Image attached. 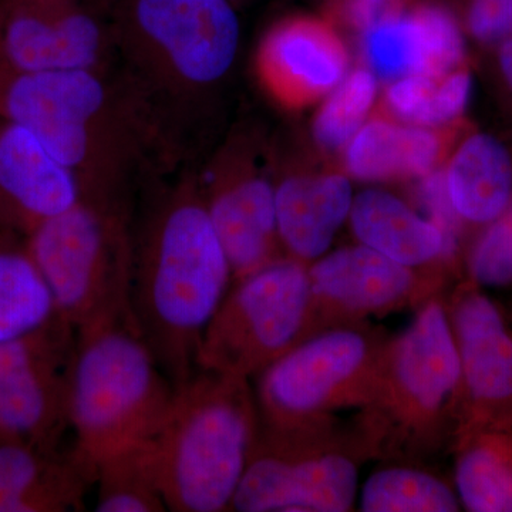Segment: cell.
Wrapping results in <instances>:
<instances>
[{
  "label": "cell",
  "mask_w": 512,
  "mask_h": 512,
  "mask_svg": "<svg viewBox=\"0 0 512 512\" xmlns=\"http://www.w3.org/2000/svg\"><path fill=\"white\" fill-rule=\"evenodd\" d=\"M0 119L20 124L66 165L83 197L127 202V192L178 148L150 104L109 69L0 70Z\"/></svg>",
  "instance_id": "obj_1"
},
{
  "label": "cell",
  "mask_w": 512,
  "mask_h": 512,
  "mask_svg": "<svg viewBox=\"0 0 512 512\" xmlns=\"http://www.w3.org/2000/svg\"><path fill=\"white\" fill-rule=\"evenodd\" d=\"M232 269L194 174L158 192L136 235L131 308L148 348L175 387L197 370L202 335Z\"/></svg>",
  "instance_id": "obj_2"
},
{
  "label": "cell",
  "mask_w": 512,
  "mask_h": 512,
  "mask_svg": "<svg viewBox=\"0 0 512 512\" xmlns=\"http://www.w3.org/2000/svg\"><path fill=\"white\" fill-rule=\"evenodd\" d=\"M116 59L175 146L194 106L227 77L241 39L231 0H120Z\"/></svg>",
  "instance_id": "obj_3"
},
{
  "label": "cell",
  "mask_w": 512,
  "mask_h": 512,
  "mask_svg": "<svg viewBox=\"0 0 512 512\" xmlns=\"http://www.w3.org/2000/svg\"><path fill=\"white\" fill-rule=\"evenodd\" d=\"M258 436L248 380L195 370L151 437L168 511H228Z\"/></svg>",
  "instance_id": "obj_4"
},
{
  "label": "cell",
  "mask_w": 512,
  "mask_h": 512,
  "mask_svg": "<svg viewBox=\"0 0 512 512\" xmlns=\"http://www.w3.org/2000/svg\"><path fill=\"white\" fill-rule=\"evenodd\" d=\"M175 389L134 320L76 330L67 412L73 451L94 480L101 458L157 433Z\"/></svg>",
  "instance_id": "obj_5"
},
{
  "label": "cell",
  "mask_w": 512,
  "mask_h": 512,
  "mask_svg": "<svg viewBox=\"0 0 512 512\" xmlns=\"http://www.w3.org/2000/svg\"><path fill=\"white\" fill-rule=\"evenodd\" d=\"M25 242L57 313L74 329L134 320L136 232L126 201L82 197L70 210L43 222Z\"/></svg>",
  "instance_id": "obj_6"
},
{
  "label": "cell",
  "mask_w": 512,
  "mask_h": 512,
  "mask_svg": "<svg viewBox=\"0 0 512 512\" xmlns=\"http://www.w3.org/2000/svg\"><path fill=\"white\" fill-rule=\"evenodd\" d=\"M313 308L308 269L296 259L285 256L237 279L202 335L197 369L258 376L302 342Z\"/></svg>",
  "instance_id": "obj_7"
},
{
  "label": "cell",
  "mask_w": 512,
  "mask_h": 512,
  "mask_svg": "<svg viewBox=\"0 0 512 512\" xmlns=\"http://www.w3.org/2000/svg\"><path fill=\"white\" fill-rule=\"evenodd\" d=\"M76 329L56 313L0 343V440L59 450L70 430L69 383Z\"/></svg>",
  "instance_id": "obj_8"
},
{
  "label": "cell",
  "mask_w": 512,
  "mask_h": 512,
  "mask_svg": "<svg viewBox=\"0 0 512 512\" xmlns=\"http://www.w3.org/2000/svg\"><path fill=\"white\" fill-rule=\"evenodd\" d=\"M373 352L363 333L329 330L302 340L258 375V409L268 436L299 440L320 410L365 379Z\"/></svg>",
  "instance_id": "obj_9"
},
{
  "label": "cell",
  "mask_w": 512,
  "mask_h": 512,
  "mask_svg": "<svg viewBox=\"0 0 512 512\" xmlns=\"http://www.w3.org/2000/svg\"><path fill=\"white\" fill-rule=\"evenodd\" d=\"M96 0H0V70L109 69L113 23Z\"/></svg>",
  "instance_id": "obj_10"
},
{
  "label": "cell",
  "mask_w": 512,
  "mask_h": 512,
  "mask_svg": "<svg viewBox=\"0 0 512 512\" xmlns=\"http://www.w3.org/2000/svg\"><path fill=\"white\" fill-rule=\"evenodd\" d=\"M448 315L461 363L460 437L512 430V325L503 306L468 279Z\"/></svg>",
  "instance_id": "obj_11"
},
{
  "label": "cell",
  "mask_w": 512,
  "mask_h": 512,
  "mask_svg": "<svg viewBox=\"0 0 512 512\" xmlns=\"http://www.w3.org/2000/svg\"><path fill=\"white\" fill-rule=\"evenodd\" d=\"M359 487L356 464L342 454H309L299 440L258 436L229 510L345 512Z\"/></svg>",
  "instance_id": "obj_12"
},
{
  "label": "cell",
  "mask_w": 512,
  "mask_h": 512,
  "mask_svg": "<svg viewBox=\"0 0 512 512\" xmlns=\"http://www.w3.org/2000/svg\"><path fill=\"white\" fill-rule=\"evenodd\" d=\"M197 180L235 281L282 259L272 181L229 153Z\"/></svg>",
  "instance_id": "obj_13"
},
{
  "label": "cell",
  "mask_w": 512,
  "mask_h": 512,
  "mask_svg": "<svg viewBox=\"0 0 512 512\" xmlns=\"http://www.w3.org/2000/svg\"><path fill=\"white\" fill-rule=\"evenodd\" d=\"M82 197L76 175L32 131L0 119V231L25 239Z\"/></svg>",
  "instance_id": "obj_14"
},
{
  "label": "cell",
  "mask_w": 512,
  "mask_h": 512,
  "mask_svg": "<svg viewBox=\"0 0 512 512\" xmlns=\"http://www.w3.org/2000/svg\"><path fill=\"white\" fill-rule=\"evenodd\" d=\"M387 382L410 416L431 417L458 399L461 363L450 315L440 302L424 306L390 350Z\"/></svg>",
  "instance_id": "obj_15"
},
{
  "label": "cell",
  "mask_w": 512,
  "mask_h": 512,
  "mask_svg": "<svg viewBox=\"0 0 512 512\" xmlns=\"http://www.w3.org/2000/svg\"><path fill=\"white\" fill-rule=\"evenodd\" d=\"M363 52L372 73L383 80L443 77L463 67L464 39L447 9L423 5L407 13L394 9L366 29Z\"/></svg>",
  "instance_id": "obj_16"
},
{
  "label": "cell",
  "mask_w": 512,
  "mask_h": 512,
  "mask_svg": "<svg viewBox=\"0 0 512 512\" xmlns=\"http://www.w3.org/2000/svg\"><path fill=\"white\" fill-rule=\"evenodd\" d=\"M259 73L278 99L302 104L332 92L348 76L345 47L311 19H288L265 36Z\"/></svg>",
  "instance_id": "obj_17"
},
{
  "label": "cell",
  "mask_w": 512,
  "mask_h": 512,
  "mask_svg": "<svg viewBox=\"0 0 512 512\" xmlns=\"http://www.w3.org/2000/svg\"><path fill=\"white\" fill-rule=\"evenodd\" d=\"M92 468L70 450L0 440V512L83 511Z\"/></svg>",
  "instance_id": "obj_18"
},
{
  "label": "cell",
  "mask_w": 512,
  "mask_h": 512,
  "mask_svg": "<svg viewBox=\"0 0 512 512\" xmlns=\"http://www.w3.org/2000/svg\"><path fill=\"white\" fill-rule=\"evenodd\" d=\"M274 185L282 248L296 261H316L349 218L355 198L352 184L345 175L293 174Z\"/></svg>",
  "instance_id": "obj_19"
},
{
  "label": "cell",
  "mask_w": 512,
  "mask_h": 512,
  "mask_svg": "<svg viewBox=\"0 0 512 512\" xmlns=\"http://www.w3.org/2000/svg\"><path fill=\"white\" fill-rule=\"evenodd\" d=\"M313 298L353 313L380 312L412 295L416 279L407 268L375 249H339L308 269Z\"/></svg>",
  "instance_id": "obj_20"
},
{
  "label": "cell",
  "mask_w": 512,
  "mask_h": 512,
  "mask_svg": "<svg viewBox=\"0 0 512 512\" xmlns=\"http://www.w3.org/2000/svg\"><path fill=\"white\" fill-rule=\"evenodd\" d=\"M349 218L360 244L407 268L451 258L457 252L433 222L386 191L357 194Z\"/></svg>",
  "instance_id": "obj_21"
},
{
  "label": "cell",
  "mask_w": 512,
  "mask_h": 512,
  "mask_svg": "<svg viewBox=\"0 0 512 512\" xmlns=\"http://www.w3.org/2000/svg\"><path fill=\"white\" fill-rule=\"evenodd\" d=\"M444 178L461 224L484 229L512 204V156L493 134L468 136L451 157Z\"/></svg>",
  "instance_id": "obj_22"
},
{
  "label": "cell",
  "mask_w": 512,
  "mask_h": 512,
  "mask_svg": "<svg viewBox=\"0 0 512 512\" xmlns=\"http://www.w3.org/2000/svg\"><path fill=\"white\" fill-rule=\"evenodd\" d=\"M346 150V167L362 181L423 177L440 156V140L426 127L373 120L363 124Z\"/></svg>",
  "instance_id": "obj_23"
},
{
  "label": "cell",
  "mask_w": 512,
  "mask_h": 512,
  "mask_svg": "<svg viewBox=\"0 0 512 512\" xmlns=\"http://www.w3.org/2000/svg\"><path fill=\"white\" fill-rule=\"evenodd\" d=\"M456 487L467 511L512 512V430L461 437Z\"/></svg>",
  "instance_id": "obj_24"
},
{
  "label": "cell",
  "mask_w": 512,
  "mask_h": 512,
  "mask_svg": "<svg viewBox=\"0 0 512 512\" xmlns=\"http://www.w3.org/2000/svg\"><path fill=\"white\" fill-rule=\"evenodd\" d=\"M56 313L55 299L25 239L0 231V343L39 328Z\"/></svg>",
  "instance_id": "obj_25"
},
{
  "label": "cell",
  "mask_w": 512,
  "mask_h": 512,
  "mask_svg": "<svg viewBox=\"0 0 512 512\" xmlns=\"http://www.w3.org/2000/svg\"><path fill=\"white\" fill-rule=\"evenodd\" d=\"M94 510L99 512H164L151 439L134 441L104 456L96 466Z\"/></svg>",
  "instance_id": "obj_26"
},
{
  "label": "cell",
  "mask_w": 512,
  "mask_h": 512,
  "mask_svg": "<svg viewBox=\"0 0 512 512\" xmlns=\"http://www.w3.org/2000/svg\"><path fill=\"white\" fill-rule=\"evenodd\" d=\"M471 87V74L464 67L443 77L414 74L390 84L387 106L413 126H444L456 121L467 109Z\"/></svg>",
  "instance_id": "obj_27"
},
{
  "label": "cell",
  "mask_w": 512,
  "mask_h": 512,
  "mask_svg": "<svg viewBox=\"0 0 512 512\" xmlns=\"http://www.w3.org/2000/svg\"><path fill=\"white\" fill-rule=\"evenodd\" d=\"M460 505L446 483L414 468L377 471L360 495V510L365 512H456Z\"/></svg>",
  "instance_id": "obj_28"
},
{
  "label": "cell",
  "mask_w": 512,
  "mask_h": 512,
  "mask_svg": "<svg viewBox=\"0 0 512 512\" xmlns=\"http://www.w3.org/2000/svg\"><path fill=\"white\" fill-rule=\"evenodd\" d=\"M376 93L375 74L365 69L348 74L329 93L313 121V137L319 146L330 151L348 146L365 124Z\"/></svg>",
  "instance_id": "obj_29"
},
{
  "label": "cell",
  "mask_w": 512,
  "mask_h": 512,
  "mask_svg": "<svg viewBox=\"0 0 512 512\" xmlns=\"http://www.w3.org/2000/svg\"><path fill=\"white\" fill-rule=\"evenodd\" d=\"M470 281L485 289H512V204L478 235L468 258Z\"/></svg>",
  "instance_id": "obj_30"
},
{
  "label": "cell",
  "mask_w": 512,
  "mask_h": 512,
  "mask_svg": "<svg viewBox=\"0 0 512 512\" xmlns=\"http://www.w3.org/2000/svg\"><path fill=\"white\" fill-rule=\"evenodd\" d=\"M468 33L483 45L512 39V0H468Z\"/></svg>",
  "instance_id": "obj_31"
},
{
  "label": "cell",
  "mask_w": 512,
  "mask_h": 512,
  "mask_svg": "<svg viewBox=\"0 0 512 512\" xmlns=\"http://www.w3.org/2000/svg\"><path fill=\"white\" fill-rule=\"evenodd\" d=\"M420 178L417 197H419L421 208L426 211L427 220L433 222L443 232L447 241L457 248L461 221L448 197L444 171L431 170Z\"/></svg>",
  "instance_id": "obj_32"
},
{
  "label": "cell",
  "mask_w": 512,
  "mask_h": 512,
  "mask_svg": "<svg viewBox=\"0 0 512 512\" xmlns=\"http://www.w3.org/2000/svg\"><path fill=\"white\" fill-rule=\"evenodd\" d=\"M393 10L392 0H348L345 16L353 28L363 33Z\"/></svg>",
  "instance_id": "obj_33"
},
{
  "label": "cell",
  "mask_w": 512,
  "mask_h": 512,
  "mask_svg": "<svg viewBox=\"0 0 512 512\" xmlns=\"http://www.w3.org/2000/svg\"><path fill=\"white\" fill-rule=\"evenodd\" d=\"M497 63L501 79L512 96V39L498 45Z\"/></svg>",
  "instance_id": "obj_34"
},
{
  "label": "cell",
  "mask_w": 512,
  "mask_h": 512,
  "mask_svg": "<svg viewBox=\"0 0 512 512\" xmlns=\"http://www.w3.org/2000/svg\"><path fill=\"white\" fill-rule=\"evenodd\" d=\"M501 306H503L505 315H507V318L508 320H510L512 325V299L510 302L504 303V305Z\"/></svg>",
  "instance_id": "obj_35"
},
{
  "label": "cell",
  "mask_w": 512,
  "mask_h": 512,
  "mask_svg": "<svg viewBox=\"0 0 512 512\" xmlns=\"http://www.w3.org/2000/svg\"><path fill=\"white\" fill-rule=\"evenodd\" d=\"M231 2H232V0H231Z\"/></svg>",
  "instance_id": "obj_36"
}]
</instances>
